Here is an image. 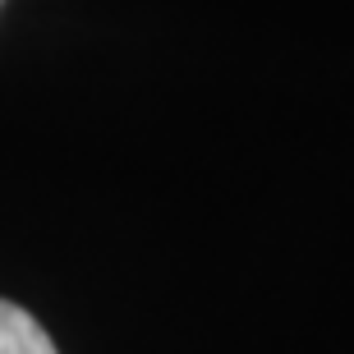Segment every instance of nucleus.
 <instances>
[{"label":"nucleus","instance_id":"nucleus-1","mask_svg":"<svg viewBox=\"0 0 354 354\" xmlns=\"http://www.w3.org/2000/svg\"><path fill=\"white\" fill-rule=\"evenodd\" d=\"M0 354H55V345L28 308L0 299Z\"/></svg>","mask_w":354,"mask_h":354}]
</instances>
